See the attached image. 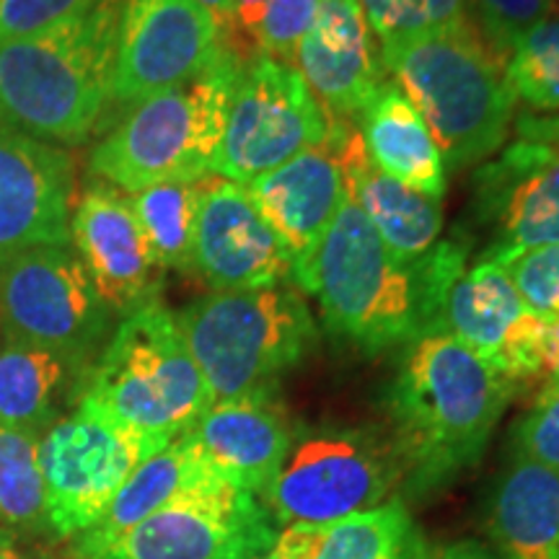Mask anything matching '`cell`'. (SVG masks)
I'll list each match as a JSON object with an SVG mask.
<instances>
[{"label":"cell","mask_w":559,"mask_h":559,"mask_svg":"<svg viewBox=\"0 0 559 559\" xmlns=\"http://www.w3.org/2000/svg\"><path fill=\"white\" fill-rule=\"evenodd\" d=\"M469 247L464 236H451L425 260L404 262L347 194L293 283L317 298L321 321L334 337L362 355H379L440 332V311L464 275Z\"/></svg>","instance_id":"1"},{"label":"cell","mask_w":559,"mask_h":559,"mask_svg":"<svg viewBox=\"0 0 559 559\" xmlns=\"http://www.w3.org/2000/svg\"><path fill=\"white\" fill-rule=\"evenodd\" d=\"M519 389L445 332L404 347L386 389L400 498H428L469 472Z\"/></svg>","instance_id":"2"},{"label":"cell","mask_w":559,"mask_h":559,"mask_svg":"<svg viewBox=\"0 0 559 559\" xmlns=\"http://www.w3.org/2000/svg\"><path fill=\"white\" fill-rule=\"evenodd\" d=\"M124 0L0 45V122L73 148L102 130Z\"/></svg>","instance_id":"3"},{"label":"cell","mask_w":559,"mask_h":559,"mask_svg":"<svg viewBox=\"0 0 559 559\" xmlns=\"http://www.w3.org/2000/svg\"><path fill=\"white\" fill-rule=\"evenodd\" d=\"M381 66L423 115L445 169H466L502 148L519 99L506 62L489 52L472 21L383 45Z\"/></svg>","instance_id":"4"},{"label":"cell","mask_w":559,"mask_h":559,"mask_svg":"<svg viewBox=\"0 0 559 559\" xmlns=\"http://www.w3.org/2000/svg\"><path fill=\"white\" fill-rule=\"evenodd\" d=\"M243 55L230 50L207 73L132 107L88 156L91 177L135 194L213 174Z\"/></svg>","instance_id":"5"},{"label":"cell","mask_w":559,"mask_h":559,"mask_svg":"<svg viewBox=\"0 0 559 559\" xmlns=\"http://www.w3.org/2000/svg\"><path fill=\"white\" fill-rule=\"evenodd\" d=\"M79 402L158 443L185 436L213 404L177 317L160 300L122 317L83 381Z\"/></svg>","instance_id":"6"},{"label":"cell","mask_w":559,"mask_h":559,"mask_svg":"<svg viewBox=\"0 0 559 559\" xmlns=\"http://www.w3.org/2000/svg\"><path fill=\"white\" fill-rule=\"evenodd\" d=\"M174 317L213 400L275 389L319 337L304 293L290 283L213 290Z\"/></svg>","instance_id":"7"},{"label":"cell","mask_w":559,"mask_h":559,"mask_svg":"<svg viewBox=\"0 0 559 559\" xmlns=\"http://www.w3.org/2000/svg\"><path fill=\"white\" fill-rule=\"evenodd\" d=\"M400 487V459L389 436L337 425L293 436L260 500L280 526L330 523L383 506Z\"/></svg>","instance_id":"8"},{"label":"cell","mask_w":559,"mask_h":559,"mask_svg":"<svg viewBox=\"0 0 559 559\" xmlns=\"http://www.w3.org/2000/svg\"><path fill=\"white\" fill-rule=\"evenodd\" d=\"M342 124L347 122L330 115L296 66L260 52L243 60L236 79L213 174L249 185L304 151L330 143Z\"/></svg>","instance_id":"9"},{"label":"cell","mask_w":559,"mask_h":559,"mask_svg":"<svg viewBox=\"0 0 559 559\" xmlns=\"http://www.w3.org/2000/svg\"><path fill=\"white\" fill-rule=\"evenodd\" d=\"M104 304L73 247H34L0 264V332L91 370L111 337Z\"/></svg>","instance_id":"10"},{"label":"cell","mask_w":559,"mask_h":559,"mask_svg":"<svg viewBox=\"0 0 559 559\" xmlns=\"http://www.w3.org/2000/svg\"><path fill=\"white\" fill-rule=\"evenodd\" d=\"M169 443L140 436L86 402L39 438L47 526L79 536L102 519L130 474Z\"/></svg>","instance_id":"11"},{"label":"cell","mask_w":559,"mask_h":559,"mask_svg":"<svg viewBox=\"0 0 559 559\" xmlns=\"http://www.w3.org/2000/svg\"><path fill=\"white\" fill-rule=\"evenodd\" d=\"M228 50L215 19L198 0H124L107 115L130 111L200 79Z\"/></svg>","instance_id":"12"},{"label":"cell","mask_w":559,"mask_h":559,"mask_svg":"<svg viewBox=\"0 0 559 559\" xmlns=\"http://www.w3.org/2000/svg\"><path fill=\"white\" fill-rule=\"evenodd\" d=\"M275 536L262 500L213 474L138 523L99 559H249L270 551Z\"/></svg>","instance_id":"13"},{"label":"cell","mask_w":559,"mask_h":559,"mask_svg":"<svg viewBox=\"0 0 559 559\" xmlns=\"http://www.w3.org/2000/svg\"><path fill=\"white\" fill-rule=\"evenodd\" d=\"M440 332L519 386L559 373V324L526 309L500 262L464 270L445 296Z\"/></svg>","instance_id":"14"},{"label":"cell","mask_w":559,"mask_h":559,"mask_svg":"<svg viewBox=\"0 0 559 559\" xmlns=\"http://www.w3.org/2000/svg\"><path fill=\"white\" fill-rule=\"evenodd\" d=\"M477 223L489 230L479 260L506 262L559 247V148L519 140L474 174Z\"/></svg>","instance_id":"15"},{"label":"cell","mask_w":559,"mask_h":559,"mask_svg":"<svg viewBox=\"0 0 559 559\" xmlns=\"http://www.w3.org/2000/svg\"><path fill=\"white\" fill-rule=\"evenodd\" d=\"M73 194L68 151L0 122V264L34 247H68Z\"/></svg>","instance_id":"16"},{"label":"cell","mask_w":559,"mask_h":559,"mask_svg":"<svg viewBox=\"0 0 559 559\" xmlns=\"http://www.w3.org/2000/svg\"><path fill=\"white\" fill-rule=\"evenodd\" d=\"M70 243L115 317L158 300L164 270L153 260L130 194L102 179L91 181L70 215Z\"/></svg>","instance_id":"17"},{"label":"cell","mask_w":559,"mask_h":559,"mask_svg":"<svg viewBox=\"0 0 559 559\" xmlns=\"http://www.w3.org/2000/svg\"><path fill=\"white\" fill-rule=\"evenodd\" d=\"M194 275L213 290H257L293 283V262L247 187L205 181L192 251Z\"/></svg>","instance_id":"18"},{"label":"cell","mask_w":559,"mask_h":559,"mask_svg":"<svg viewBox=\"0 0 559 559\" xmlns=\"http://www.w3.org/2000/svg\"><path fill=\"white\" fill-rule=\"evenodd\" d=\"M185 436L215 477L257 498L275 479L293 443L275 389L215 400Z\"/></svg>","instance_id":"19"},{"label":"cell","mask_w":559,"mask_h":559,"mask_svg":"<svg viewBox=\"0 0 559 559\" xmlns=\"http://www.w3.org/2000/svg\"><path fill=\"white\" fill-rule=\"evenodd\" d=\"M347 130L349 124H342L330 143L304 151L288 164L243 185L288 251L293 275L309 262L313 249L347 202L345 171L340 160Z\"/></svg>","instance_id":"20"},{"label":"cell","mask_w":559,"mask_h":559,"mask_svg":"<svg viewBox=\"0 0 559 559\" xmlns=\"http://www.w3.org/2000/svg\"><path fill=\"white\" fill-rule=\"evenodd\" d=\"M373 39L360 0H321L293 55L317 99L342 122L360 117L381 86L383 66Z\"/></svg>","instance_id":"21"},{"label":"cell","mask_w":559,"mask_h":559,"mask_svg":"<svg viewBox=\"0 0 559 559\" xmlns=\"http://www.w3.org/2000/svg\"><path fill=\"white\" fill-rule=\"evenodd\" d=\"M347 194L381 241L404 262H419L438 247L443 205L383 174L368 158L358 130L349 128L340 148Z\"/></svg>","instance_id":"22"},{"label":"cell","mask_w":559,"mask_h":559,"mask_svg":"<svg viewBox=\"0 0 559 559\" xmlns=\"http://www.w3.org/2000/svg\"><path fill=\"white\" fill-rule=\"evenodd\" d=\"M428 542L400 495L330 523H293L277 531V559H425Z\"/></svg>","instance_id":"23"},{"label":"cell","mask_w":559,"mask_h":559,"mask_svg":"<svg viewBox=\"0 0 559 559\" xmlns=\"http://www.w3.org/2000/svg\"><path fill=\"white\" fill-rule=\"evenodd\" d=\"M358 120L368 158L386 177L432 200H443L449 185L443 153L423 115L394 81H381Z\"/></svg>","instance_id":"24"},{"label":"cell","mask_w":559,"mask_h":559,"mask_svg":"<svg viewBox=\"0 0 559 559\" xmlns=\"http://www.w3.org/2000/svg\"><path fill=\"white\" fill-rule=\"evenodd\" d=\"M86 373L66 355L0 332V423L41 438L79 404Z\"/></svg>","instance_id":"25"},{"label":"cell","mask_w":559,"mask_h":559,"mask_svg":"<svg viewBox=\"0 0 559 559\" xmlns=\"http://www.w3.org/2000/svg\"><path fill=\"white\" fill-rule=\"evenodd\" d=\"M487 528L502 559H559V474L510 456L489 500Z\"/></svg>","instance_id":"26"},{"label":"cell","mask_w":559,"mask_h":559,"mask_svg":"<svg viewBox=\"0 0 559 559\" xmlns=\"http://www.w3.org/2000/svg\"><path fill=\"white\" fill-rule=\"evenodd\" d=\"M207 477H213V472L207 469L192 440L187 436L171 440L166 449L153 453L130 474L102 519L75 536V557L99 559L138 523Z\"/></svg>","instance_id":"27"},{"label":"cell","mask_w":559,"mask_h":559,"mask_svg":"<svg viewBox=\"0 0 559 559\" xmlns=\"http://www.w3.org/2000/svg\"><path fill=\"white\" fill-rule=\"evenodd\" d=\"M205 181H166L130 194V205L153 251V260L164 272H194V228Z\"/></svg>","instance_id":"28"},{"label":"cell","mask_w":559,"mask_h":559,"mask_svg":"<svg viewBox=\"0 0 559 559\" xmlns=\"http://www.w3.org/2000/svg\"><path fill=\"white\" fill-rule=\"evenodd\" d=\"M45 523L39 436L0 423V526L21 531Z\"/></svg>","instance_id":"29"},{"label":"cell","mask_w":559,"mask_h":559,"mask_svg":"<svg viewBox=\"0 0 559 559\" xmlns=\"http://www.w3.org/2000/svg\"><path fill=\"white\" fill-rule=\"evenodd\" d=\"M506 79L534 111H559V19H547L528 32L506 60Z\"/></svg>","instance_id":"30"},{"label":"cell","mask_w":559,"mask_h":559,"mask_svg":"<svg viewBox=\"0 0 559 559\" xmlns=\"http://www.w3.org/2000/svg\"><path fill=\"white\" fill-rule=\"evenodd\" d=\"M360 5L381 47L469 24L466 0H360Z\"/></svg>","instance_id":"31"},{"label":"cell","mask_w":559,"mask_h":559,"mask_svg":"<svg viewBox=\"0 0 559 559\" xmlns=\"http://www.w3.org/2000/svg\"><path fill=\"white\" fill-rule=\"evenodd\" d=\"M466 9L489 52L506 62L528 32L551 19L557 0H466Z\"/></svg>","instance_id":"32"},{"label":"cell","mask_w":559,"mask_h":559,"mask_svg":"<svg viewBox=\"0 0 559 559\" xmlns=\"http://www.w3.org/2000/svg\"><path fill=\"white\" fill-rule=\"evenodd\" d=\"M513 456L559 474V373L544 381L534 404L513 428Z\"/></svg>","instance_id":"33"},{"label":"cell","mask_w":559,"mask_h":559,"mask_svg":"<svg viewBox=\"0 0 559 559\" xmlns=\"http://www.w3.org/2000/svg\"><path fill=\"white\" fill-rule=\"evenodd\" d=\"M528 311L559 324V247L523 251L500 262Z\"/></svg>","instance_id":"34"},{"label":"cell","mask_w":559,"mask_h":559,"mask_svg":"<svg viewBox=\"0 0 559 559\" xmlns=\"http://www.w3.org/2000/svg\"><path fill=\"white\" fill-rule=\"evenodd\" d=\"M319 3L321 0H267V9L254 34L260 52L288 62L317 16Z\"/></svg>","instance_id":"35"},{"label":"cell","mask_w":559,"mask_h":559,"mask_svg":"<svg viewBox=\"0 0 559 559\" xmlns=\"http://www.w3.org/2000/svg\"><path fill=\"white\" fill-rule=\"evenodd\" d=\"M104 0H0V45L94 11Z\"/></svg>","instance_id":"36"},{"label":"cell","mask_w":559,"mask_h":559,"mask_svg":"<svg viewBox=\"0 0 559 559\" xmlns=\"http://www.w3.org/2000/svg\"><path fill=\"white\" fill-rule=\"evenodd\" d=\"M515 130H519L521 140H531V143H544L551 148H559V115H523L515 120Z\"/></svg>","instance_id":"37"},{"label":"cell","mask_w":559,"mask_h":559,"mask_svg":"<svg viewBox=\"0 0 559 559\" xmlns=\"http://www.w3.org/2000/svg\"><path fill=\"white\" fill-rule=\"evenodd\" d=\"M425 559H502V557L495 551V547L466 539V542L443 544V547H430Z\"/></svg>","instance_id":"38"},{"label":"cell","mask_w":559,"mask_h":559,"mask_svg":"<svg viewBox=\"0 0 559 559\" xmlns=\"http://www.w3.org/2000/svg\"><path fill=\"white\" fill-rule=\"evenodd\" d=\"M198 3L205 9L210 16L215 19L218 29L230 47L239 50V37H236V5L234 0H198Z\"/></svg>","instance_id":"39"},{"label":"cell","mask_w":559,"mask_h":559,"mask_svg":"<svg viewBox=\"0 0 559 559\" xmlns=\"http://www.w3.org/2000/svg\"><path fill=\"white\" fill-rule=\"evenodd\" d=\"M236 5V37H249L254 41L257 26L267 9V0H234Z\"/></svg>","instance_id":"40"},{"label":"cell","mask_w":559,"mask_h":559,"mask_svg":"<svg viewBox=\"0 0 559 559\" xmlns=\"http://www.w3.org/2000/svg\"><path fill=\"white\" fill-rule=\"evenodd\" d=\"M0 559H26L5 531H0Z\"/></svg>","instance_id":"41"},{"label":"cell","mask_w":559,"mask_h":559,"mask_svg":"<svg viewBox=\"0 0 559 559\" xmlns=\"http://www.w3.org/2000/svg\"><path fill=\"white\" fill-rule=\"evenodd\" d=\"M249 559H277V557L272 555V551H262V555H254V557H249Z\"/></svg>","instance_id":"42"}]
</instances>
